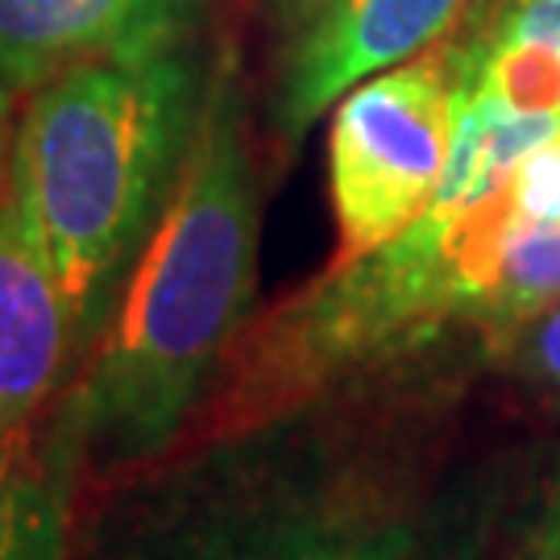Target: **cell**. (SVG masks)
Returning a JSON list of instances; mask_svg holds the SVG:
<instances>
[{"label": "cell", "instance_id": "6da1fadb", "mask_svg": "<svg viewBox=\"0 0 560 560\" xmlns=\"http://www.w3.org/2000/svg\"><path fill=\"white\" fill-rule=\"evenodd\" d=\"M258 291V171L237 55H212L203 117L92 358L55 402L83 474H129L196 428Z\"/></svg>", "mask_w": 560, "mask_h": 560}, {"label": "cell", "instance_id": "7a4b0ae2", "mask_svg": "<svg viewBox=\"0 0 560 560\" xmlns=\"http://www.w3.org/2000/svg\"><path fill=\"white\" fill-rule=\"evenodd\" d=\"M208 75L212 59L196 34L83 62L34 88L13 129L4 183L71 303L80 370L179 187Z\"/></svg>", "mask_w": 560, "mask_h": 560}, {"label": "cell", "instance_id": "3957f363", "mask_svg": "<svg viewBox=\"0 0 560 560\" xmlns=\"http://www.w3.org/2000/svg\"><path fill=\"white\" fill-rule=\"evenodd\" d=\"M67 560H428L407 502L312 448L295 416L212 432L75 511Z\"/></svg>", "mask_w": 560, "mask_h": 560}, {"label": "cell", "instance_id": "277c9868", "mask_svg": "<svg viewBox=\"0 0 560 560\" xmlns=\"http://www.w3.org/2000/svg\"><path fill=\"white\" fill-rule=\"evenodd\" d=\"M520 208L511 179L474 200H432L399 237L337 261L320 282L241 332L203 402L200 432L300 416L349 370L395 358L444 324L486 320Z\"/></svg>", "mask_w": 560, "mask_h": 560}, {"label": "cell", "instance_id": "5b68a950", "mask_svg": "<svg viewBox=\"0 0 560 560\" xmlns=\"http://www.w3.org/2000/svg\"><path fill=\"white\" fill-rule=\"evenodd\" d=\"M453 145L448 55L407 59L353 83L328 133L340 261L399 237L432 203Z\"/></svg>", "mask_w": 560, "mask_h": 560}, {"label": "cell", "instance_id": "8992f818", "mask_svg": "<svg viewBox=\"0 0 560 560\" xmlns=\"http://www.w3.org/2000/svg\"><path fill=\"white\" fill-rule=\"evenodd\" d=\"M444 55L453 145L432 200L460 203L560 133V0H499Z\"/></svg>", "mask_w": 560, "mask_h": 560}, {"label": "cell", "instance_id": "52a82bcc", "mask_svg": "<svg viewBox=\"0 0 560 560\" xmlns=\"http://www.w3.org/2000/svg\"><path fill=\"white\" fill-rule=\"evenodd\" d=\"M465 0H312L282 55V138H303L353 83L416 59L453 25Z\"/></svg>", "mask_w": 560, "mask_h": 560}, {"label": "cell", "instance_id": "ba28073f", "mask_svg": "<svg viewBox=\"0 0 560 560\" xmlns=\"http://www.w3.org/2000/svg\"><path fill=\"white\" fill-rule=\"evenodd\" d=\"M80 374L71 303L18 191L0 196V436L38 423Z\"/></svg>", "mask_w": 560, "mask_h": 560}, {"label": "cell", "instance_id": "9c48e42d", "mask_svg": "<svg viewBox=\"0 0 560 560\" xmlns=\"http://www.w3.org/2000/svg\"><path fill=\"white\" fill-rule=\"evenodd\" d=\"M208 0H0V80L30 96L71 67L200 34Z\"/></svg>", "mask_w": 560, "mask_h": 560}, {"label": "cell", "instance_id": "30bf717a", "mask_svg": "<svg viewBox=\"0 0 560 560\" xmlns=\"http://www.w3.org/2000/svg\"><path fill=\"white\" fill-rule=\"evenodd\" d=\"M80 481V457L55 423V407L0 436V560H67Z\"/></svg>", "mask_w": 560, "mask_h": 560}, {"label": "cell", "instance_id": "8fae6325", "mask_svg": "<svg viewBox=\"0 0 560 560\" xmlns=\"http://www.w3.org/2000/svg\"><path fill=\"white\" fill-rule=\"evenodd\" d=\"M560 303V221H515L502 254L499 287L486 307L481 332L515 340L527 324Z\"/></svg>", "mask_w": 560, "mask_h": 560}, {"label": "cell", "instance_id": "7c38bea8", "mask_svg": "<svg viewBox=\"0 0 560 560\" xmlns=\"http://www.w3.org/2000/svg\"><path fill=\"white\" fill-rule=\"evenodd\" d=\"M515 340H523V365L536 378L560 386V303H552L544 316H536Z\"/></svg>", "mask_w": 560, "mask_h": 560}, {"label": "cell", "instance_id": "4fadbf2b", "mask_svg": "<svg viewBox=\"0 0 560 560\" xmlns=\"http://www.w3.org/2000/svg\"><path fill=\"white\" fill-rule=\"evenodd\" d=\"M532 560H560V486L557 499L544 515L540 532H536V544H532Z\"/></svg>", "mask_w": 560, "mask_h": 560}, {"label": "cell", "instance_id": "5bb4252c", "mask_svg": "<svg viewBox=\"0 0 560 560\" xmlns=\"http://www.w3.org/2000/svg\"><path fill=\"white\" fill-rule=\"evenodd\" d=\"M13 88L0 80V196H4V179H9V154H13Z\"/></svg>", "mask_w": 560, "mask_h": 560}, {"label": "cell", "instance_id": "9a60e30c", "mask_svg": "<svg viewBox=\"0 0 560 560\" xmlns=\"http://www.w3.org/2000/svg\"><path fill=\"white\" fill-rule=\"evenodd\" d=\"M266 4H270V9H275L282 21H287V25H295V21L303 18V9H307L312 0H266Z\"/></svg>", "mask_w": 560, "mask_h": 560}]
</instances>
